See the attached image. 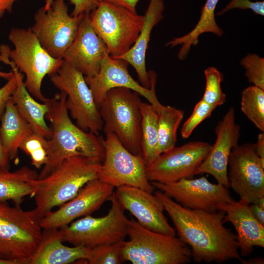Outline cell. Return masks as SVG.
Instances as JSON below:
<instances>
[{"mask_svg": "<svg viewBox=\"0 0 264 264\" xmlns=\"http://www.w3.org/2000/svg\"><path fill=\"white\" fill-rule=\"evenodd\" d=\"M153 193L172 220L177 237L190 247L195 262H241L237 236L224 225L223 211L187 208L159 190Z\"/></svg>", "mask_w": 264, "mask_h": 264, "instance_id": "1", "label": "cell"}, {"mask_svg": "<svg viewBox=\"0 0 264 264\" xmlns=\"http://www.w3.org/2000/svg\"><path fill=\"white\" fill-rule=\"evenodd\" d=\"M66 94L60 91L45 102L48 106L45 118L51 123L52 136L48 139L47 161L38 179L46 177L72 156L82 155L100 163L104 160L103 137L85 131L72 122L66 106Z\"/></svg>", "mask_w": 264, "mask_h": 264, "instance_id": "2", "label": "cell"}, {"mask_svg": "<svg viewBox=\"0 0 264 264\" xmlns=\"http://www.w3.org/2000/svg\"><path fill=\"white\" fill-rule=\"evenodd\" d=\"M102 163L82 155L65 159L46 177L37 179L33 196L42 216L74 198L89 181L97 178Z\"/></svg>", "mask_w": 264, "mask_h": 264, "instance_id": "3", "label": "cell"}, {"mask_svg": "<svg viewBox=\"0 0 264 264\" xmlns=\"http://www.w3.org/2000/svg\"><path fill=\"white\" fill-rule=\"evenodd\" d=\"M121 251L122 262L133 264H185L192 260L190 247L178 237L158 233L141 225L132 216Z\"/></svg>", "mask_w": 264, "mask_h": 264, "instance_id": "4", "label": "cell"}, {"mask_svg": "<svg viewBox=\"0 0 264 264\" xmlns=\"http://www.w3.org/2000/svg\"><path fill=\"white\" fill-rule=\"evenodd\" d=\"M42 218L35 208L0 202V258L29 264L42 238Z\"/></svg>", "mask_w": 264, "mask_h": 264, "instance_id": "5", "label": "cell"}, {"mask_svg": "<svg viewBox=\"0 0 264 264\" xmlns=\"http://www.w3.org/2000/svg\"><path fill=\"white\" fill-rule=\"evenodd\" d=\"M139 94L128 88L110 89L99 107L105 135L114 133L130 152L142 156Z\"/></svg>", "mask_w": 264, "mask_h": 264, "instance_id": "6", "label": "cell"}, {"mask_svg": "<svg viewBox=\"0 0 264 264\" xmlns=\"http://www.w3.org/2000/svg\"><path fill=\"white\" fill-rule=\"evenodd\" d=\"M8 38L14 45L11 49L4 46L9 59L19 70L25 75L24 83L29 93L42 103L48 98L42 92V85L46 75L54 74L62 65L63 59L50 56L42 46L30 28H12Z\"/></svg>", "mask_w": 264, "mask_h": 264, "instance_id": "7", "label": "cell"}, {"mask_svg": "<svg viewBox=\"0 0 264 264\" xmlns=\"http://www.w3.org/2000/svg\"><path fill=\"white\" fill-rule=\"evenodd\" d=\"M92 26L105 44L109 54L117 58L127 53L137 40L144 16L106 1L90 13Z\"/></svg>", "mask_w": 264, "mask_h": 264, "instance_id": "8", "label": "cell"}, {"mask_svg": "<svg viewBox=\"0 0 264 264\" xmlns=\"http://www.w3.org/2000/svg\"><path fill=\"white\" fill-rule=\"evenodd\" d=\"M110 200L111 208L105 216L95 218L88 215L59 228L63 241L91 248L125 241L128 219L114 191Z\"/></svg>", "mask_w": 264, "mask_h": 264, "instance_id": "9", "label": "cell"}, {"mask_svg": "<svg viewBox=\"0 0 264 264\" xmlns=\"http://www.w3.org/2000/svg\"><path fill=\"white\" fill-rule=\"evenodd\" d=\"M49 77L53 86L66 94V106L76 124L85 131L99 135L103 122L85 76L64 60Z\"/></svg>", "mask_w": 264, "mask_h": 264, "instance_id": "10", "label": "cell"}, {"mask_svg": "<svg viewBox=\"0 0 264 264\" xmlns=\"http://www.w3.org/2000/svg\"><path fill=\"white\" fill-rule=\"evenodd\" d=\"M83 15H69L65 0H54L47 10L42 7L37 11L30 28L50 56L63 59L76 36Z\"/></svg>", "mask_w": 264, "mask_h": 264, "instance_id": "11", "label": "cell"}, {"mask_svg": "<svg viewBox=\"0 0 264 264\" xmlns=\"http://www.w3.org/2000/svg\"><path fill=\"white\" fill-rule=\"evenodd\" d=\"M105 157L97 178L115 187L128 185L153 193L155 188L148 180L146 165L140 155L130 152L113 133L106 135Z\"/></svg>", "mask_w": 264, "mask_h": 264, "instance_id": "12", "label": "cell"}, {"mask_svg": "<svg viewBox=\"0 0 264 264\" xmlns=\"http://www.w3.org/2000/svg\"><path fill=\"white\" fill-rule=\"evenodd\" d=\"M211 147L208 142L193 141L162 153L146 166L148 180L168 183L193 178Z\"/></svg>", "mask_w": 264, "mask_h": 264, "instance_id": "13", "label": "cell"}, {"mask_svg": "<svg viewBox=\"0 0 264 264\" xmlns=\"http://www.w3.org/2000/svg\"><path fill=\"white\" fill-rule=\"evenodd\" d=\"M228 166L229 187L240 199L251 204L264 197V162L257 154L254 143L234 147Z\"/></svg>", "mask_w": 264, "mask_h": 264, "instance_id": "14", "label": "cell"}, {"mask_svg": "<svg viewBox=\"0 0 264 264\" xmlns=\"http://www.w3.org/2000/svg\"><path fill=\"white\" fill-rule=\"evenodd\" d=\"M151 183L183 207L192 209L215 212L219 210L220 205L234 201L228 188L211 183L204 176L168 183Z\"/></svg>", "mask_w": 264, "mask_h": 264, "instance_id": "15", "label": "cell"}, {"mask_svg": "<svg viewBox=\"0 0 264 264\" xmlns=\"http://www.w3.org/2000/svg\"><path fill=\"white\" fill-rule=\"evenodd\" d=\"M128 65L126 61L113 58L108 54L102 60L99 71L96 75L85 76L98 109L108 91L115 88H126L137 92L146 98L155 109L160 105L161 103L155 93V72L151 70L149 71L151 87L150 88H147L131 76L128 69Z\"/></svg>", "mask_w": 264, "mask_h": 264, "instance_id": "16", "label": "cell"}, {"mask_svg": "<svg viewBox=\"0 0 264 264\" xmlns=\"http://www.w3.org/2000/svg\"><path fill=\"white\" fill-rule=\"evenodd\" d=\"M114 187L98 178L88 182L72 199L51 211L42 217V229L58 228L70 224L75 219L82 218L99 210L110 197Z\"/></svg>", "mask_w": 264, "mask_h": 264, "instance_id": "17", "label": "cell"}, {"mask_svg": "<svg viewBox=\"0 0 264 264\" xmlns=\"http://www.w3.org/2000/svg\"><path fill=\"white\" fill-rule=\"evenodd\" d=\"M216 140L203 161L197 169L196 175L208 174L228 188V163L232 150L239 145L240 125L236 122L235 109L229 108L215 128Z\"/></svg>", "mask_w": 264, "mask_h": 264, "instance_id": "18", "label": "cell"}, {"mask_svg": "<svg viewBox=\"0 0 264 264\" xmlns=\"http://www.w3.org/2000/svg\"><path fill=\"white\" fill-rule=\"evenodd\" d=\"M153 193L128 185L116 188L115 194L125 210L128 211L143 227L163 234L176 232L164 214V208Z\"/></svg>", "mask_w": 264, "mask_h": 264, "instance_id": "19", "label": "cell"}, {"mask_svg": "<svg viewBox=\"0 0 264 264\" xmlns=\"http://www.w3.org/2000/svg\"><path fill=\"white\" fill-rule=\"evenodd\" d=\"M108 54L105 44L92 26L90 13L84 14L76 36L63 59L85 76L93 77L98 73L101 62Z\"/></svg>", "mask_w": 264, "mask_h": 264, "instance_id": "20", "label": "cell"}, {"mask_svg": "<svg viewBox=\"0 0 264 264\" xmlns=\"http://www.w3.org/2000/svg\"><path fill=\"white\" fill-rule=\"evenodd\" d=\"M249 205L240 199L219 206V210L225 212L224 222H231L236 231L239 253L242 257L250 255L255 246L264 247V225L254 217Z\"/></svg>", "mask_w": 264, "mask_h": 264, "instance_id": "21", "label": "cell"}, {"mask_svg": "<svg viewBox=\"0 0 264 264\" xmlns=\"http://www.w3.org/2000/svg\"><path fill=\"white\" fill-rule=\"evenodd\" d=\"M0 61L9 65L15 76L16 88L11 100L18 112L30 124L34 133L49 139L52 136V130L45 120L47 105L45 102L40 103L33 98L25 86L23 74L9 59L3 44L0 45Z\"/></svg>", "mask_w": 264, "mask_h": 264, "instance_id": "22", "label": "cell"}, {"mask_svg": "<svg viewBox=\"0 0 264 264\" xmlns=\"http://www.w3.org/2000/svg\"><path fill=\"white\" fill-rule=\"evenodd\" d=\"M165 9L163 0H150L144 15L142 27L135 43L125 54L115 59H121L131 65L135 70L140 84L147 88L151 87L149 71L146 66V54L153 28L163 19Z\"/></svg>", "mask_w": 264, "mask_h": 264, "instance_id": "23", "label": "cell"}, {"mask_svg": "<svg viewBox=\"0 0 264 264\" xmlns=\"http://www.w3.org/2000/svg\"><path fill=\"white\" fill-rule=\"evenodd\" d=\"M63 242L60 229H43L40 242L29 264H68L81 260L87 261L89 248L69 247Z\"/></svg>", "mask_w": 264, "mask_h": 264, "instance_id": "24", "label": "cell"}, {"mask_svg": "<svg viewBox=\"0 0 264 264\" xmlns=\"http://www.w3.org/2000/svg\"><path fill=\"white\" fill-rule=\"evenodd\" d=\"M0 120L2 145L9 160L18 164L21 144L34 132L30 124L20 115L11 98L7 102Z\"/></svg>", "mask_w": 264, "mask_h": 264, "instance_id": "25", "label": "cell"}, {"mask_svg": "<svg viewBox=\"0 0 264 264\" xmlns=\"http://www.w3.org/2000/svg\"><path fill=\"white\" fill-rule=\"evenodd\" d=\"M38 174L26 166L14 171L0 168V202L11 201L20 205L25 198H33Z\"/></svg>", "mask_w": 264, "mask_h": 264, "instance_id": "26", "label": "cell"}, {"mask_svg": "<svg viewBox=\"0 0 264 264\" xmlns=\"http://www.w3.org/2000/svg\"><path fill=\"white\" fill-rule=\"evenodd\" d=\"M219 0H206L201 10L199 19L195 27L183 36L174 37L166 44V46L174 47L181 45L177 54L179 60H185L192 46L197 45L200 35L211 33L221 37L223 30L217 24L215 20V11Z\"/></svg>", "mask_w": 264, "mask_h": 264, "instance_id": "27", "label": "cell"}, {"mask_svg": "<svg viewBox=\"0 0 264 264\" xmlns=\"http://www.w3.org/2000/svg\"><path fill=\"white\" fill-rule=\"evenodd\" d=\"M155 110L158 114L159 155L175 146L177 131L183 120L184 111L174 107L161 104Z\"/></svg>", "mask_w": 264, "mask_h": 264, "instance_id": "28", "label": "cell"}, {"mask_svg": "<svg viewBox=\"0 0 264 264\" xmlns=\"http://www.w3.org/2000/svg\"><path fill=\"white\" fill-rule=\"evenodd\" d=\"M141 150L145 165L152 163L158 156V114L150 103L142 102Z\"/></svg>", "mask_w": 264, "mask_h": 264, "instance_id": "29", "label": "cell"}, {"mask_svg": "<svg viewBox=\"0 0 264 264\" xmlns=\"http://www.w3.org/2000/svg\"><path fill=\"white\" fill-rule=\"evenodd\" d=\"M241 109L261 132H264V89L252 85L242 92Z\"/></svg>", "mask_w": 264, "mask_h": 264, "instance_id": "30", "label": "cell"}, {"mask_svg": "<svg viewBox=\"0 0 264 264\" xmlns=\"http://www.w3.org/2000/svg\"><path fill=\"white\" fill-rule=\"evenodd\" d=\"M204 75L205 88L201 99L216 108L223 105L226 101V95L221 88L223 74L217 68L210 66L205 69Z\"/></svg>", "mask_w": 264, "mask_h": 264, "instance_id": "31", "label": "cell"}, {"mask_svg": "<svg viewBox=\"0 0 264 264\" xmlns=\"http://www.w3.org/2000/svg\"><path fill=\"white\" fill-rule=\"evenodd\" d=\"M48 139L33 132L21 144L19 149L30 156L31 165L40 169L47 159Z\"/></svg>", "mask_w": 264, "mask_h": 264, "instance_id": "32", "label": "cell"}, {"mask_svg": "<svg viewBox=\"0 0 264 264\" xmlns=\"http://www.w3.org/2000/svg\"><path fill=\"white\" fill-rule=\"evenodd\" d=\"M124 241L102 244L89 249L87 262L89 264H119Z\"/></svg>", "mask_w": 264, "mask_h": 264, "instance_id": "33", "label": "cell"}, {"mask_svg": "<svg viewBox=\"0 0 264 264\" xmlns=\"http://www.w3.org/2000/svg\"><path fill=\"white\" fill-rule=\"evenodd\" d=\"M240 64L245 70L248 82L264 89V58L255 53H248Z\"/></svg>", "mask_w": 264, "mask_h": 264, "instance_id": "34", "label": "cell"}, {"mask_svg": "<svg viewBox=\"0 0 264 264\" xmlns=\"http://www.w3.org/2000/svg\"><path fill=\"white\" fill-rule=\"evenodd\" d=\"M216 108V107L209 105L202 99L199 101L196 104L190 117L182 126L180 131L182 138H188L202 122L211 116Z\"/></svg>", "mask_w": 264, "mask_h": 264, "instance_id": "35", "label": "cell"}, {"mask_svg": "<svg viewBox=\"0 0 264 264\" xmlns=\"http://www.w3.org/2000/svg\"><path fill=\"white\" fill-rule=\"evenodd\" d=\"M234 8L242 10L250 9L257 15L263 16L264 15V1L253 2L250 0H231L225 8L218 12L216 15H223Z\"/></svg>", "mask_w": 264, "mask_h": 264, "instance_id": "36", "label": "cell"}, {"mask_svg": "<svg viewBox=\"0 0 264 264\" xmlns=\"http://www.w3.org/2000/svg\"><path fill=\"white\" fill-rule=\"evenodd\" d=\"M16 88V79L13 73V75L7 80V82L0 88V120L4 111L6 105L11 98Z\"/></svg>", "mask_w": 264, "mask_h": 264, "instance_id": "37", "label": "cell"}, {"mask_svg": "<svg viewBox=\"0 0 264 264\" xmlns=\"http://www.w3.org/2000/svg\"><path fill=\"white\" fill-rule=\"evenodd\" d=\"M70 4L74 6L70 15L78 16L86 13H89L94 10L99 2L97 0H68Z\"/></svg>", "mask_w": 264, "mask_h": 264, "instance_id": "38", "label": "cell"}, {"mask_svg": "<svg viewBox=\"0 0 264 264\" xmlns=\"http://www.w3.org/2000/svg\"><path fill=\"white\" fill-rule=\"evenodd\" d=\"M98 2L106 1L124 7L136 12V6L139 0H97Z\"/></svg>", "mask_w": 264, "mask_h": 264, "instance_id": "39", "label": "cell"}, {"mask_svg": "<svg viewBox=\"0 0 264 264\" xmlns=\"http://www.w3.org/2000/svg\"><path fill=\"white\" fill-rule=\"evenodd\" d=\"M250 209L254 217L262 224L264 225V208H263L255 203L249 205Z\"/></svg>", "mask_w": 264, "mask_h": 264, "instance_id": "40", "label": "cell"}, {"mask_svg": "<svg viewBox=\"0 0 264 264\" xmlns=\"http://www.w3.org/2000/svg\"><path fill=\"white\" fill-rule=\"evenodd\" d=\"M255 145L257 154L261 160L264 162V133H260L257 136V140Z\"/></svg>", "mask_w": 264, "mask_h": 264, "instance_id": "41", "label": "cell"}, {"mask_svg": "<svg viewBox=\"0 0 264 264\" xmlns=\"http://www.w3.org/2000/svg\"><path fill=\"white\" fill-rule=\"evenodd\" d=\"M18 0H0V18H1L6 12L10 13L12 7Z\"/></svg>", "mask_w": 264, "mask_h": 264, "instance_id": "42", "label": "cell"}, {"mask_svg": "<svg viewBox=\"0 0 264 264\" xmlns=\"http://www.w3.org/2000/svg\"><path fill=\"white\" fill-rule=\"evenodd\" d=\"M10 161L2 145L0 138V168L9 169Z\"/></svg>", "mask_w": 264, "mask_h": 264, "instance_id": "43", "label": "cell"}, {"mask_svg": "<svg viewBox=\"0 0 264 264\" xmlns=\"http://www.w3.org/2000/svg\"><path fill=\"white\" fill-rule=\"evenodd\" d=\"M241 262L242 264H263L264 261L262 258L256 257L248 259L247 260L242 259Z\"/></svg>", "mask_w": 264, "mask_h": 264, "instance_id": "44", "label": "cell"}, {"mask_svg": "<svg viewBox=\"0 0 264 264\" xmlns=\"http://www.w3.org/2000/svg\"><path fill=\"white\" fill-rule=\"evenodd\" d=\"M13 74L12 71L10 72H4L0 70V77L6 80H8Z\"/></svg>", "mask_w": 264, "mask_h": 264, "instance_id": "45", "label": "cell"}, {"mask_svg": "<svg viewBox=\"0 0 264 264\" xmlns=\"http://www.w3.org/2000/svg\"><path fill=\"white\" fill-rule=\"evenodd\" d=\"M0 264H19L16 261L0 258Z\"/></svg>", "mask_w": 264, "mask_h": 264, "instance_id": "46", "label": "cell"}, {"mask_svg": "<svg viewBox=\"0 0 264 264\" xmlns=\"http://www.w3.org/2000/svg\"><path fill=\"white\" fill-rule=\"evenodd\" d=\"M54 0H45V4L43 7L45 10L49 9Z\"/></svg>", "mask_w": 264, "mask_h": 264, "instance_id": "47", "label": "cell"}]
</instances>
